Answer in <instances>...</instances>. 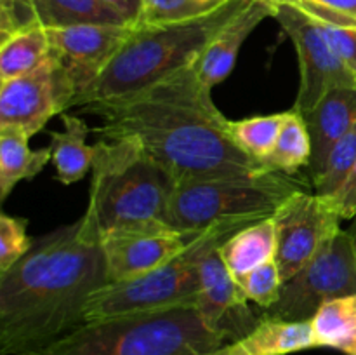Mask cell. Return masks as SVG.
Here are the masks:
<instances>
[{
  "instance_id": "1",
  "label": "cell",
  "mask_w": 356,
  "mask_h": 355,
  "mask_svg": "<svg viewBox=\"0 0 356 355\" xmlns=\"http://www.w3.org/2000/svg\"><path fill=\"white\" fill-rule=\"evenodd\" d=\"M193 65L167 79L113 100L76 108L103 124L99 139H132L177 181L263 171L229 134V118L214 104Z\"/></svg>"
},
{
  "instance_id": "2",
  "label": "cell",
  "mask_w": 356,
  "mask_h": 355,
  "mask_svg": "<svg viewBox=\"0 0 356 355\" xmlns=\"http://www.w3.org/2000/svg\"><path fill=\"white\" fill-rule=\"evenodd\" d=\"M106 284L101 237L86 216L35 237L0 274V354L35 355L82 326L87 301Z\"/></svg>"
},
{
  "instance_id": "3",
  "label": "cell",
  "mask_w": 356,
  "mask_h": 355,
  "mask_svg": "<svg viewBox=\"0 0 356 355\" xmlns=\"http://www.w3.org/2000/svg\"><path fill=\"white\" fill-rule=\"evenodd\" d=\"M83 216L99 237L120 230L169 225L179 181L132 139H99Z\"/></svg>"
},
{
  "instance_id": "4",
  "label": "cell",
  "mask_w": 356,
  "mask_h": 355,
  "mask_svg": "<svg viewBox=\"0 0 356 355\" xmlns=\"http://www.w3.org/2000/svg\"><path fill=\"white\" fill-rule=\"evenodd\" d=\"M249 2L232 0L212 14L184 23L136 24L110 65L73 101L72 108L129 96L188 68Z\"/></svg>"
},
{
  "instance_id": "5",
  "label": "cell",
  "mask_w": 356,
  "mask_h": 355,
  "mask_svg": "<svg viewBox=\"0 0 356 355\" xmlns=\"http://www.w3.org/2000/svg\"><path fill=\"white\" fill-rule=\"evenodd\" d=\"M229 341L184 305L83 322L35 355H207Z\"/></svg>"
},
{
  "instance_id": "6",
  "label": "cell",
  "mask_w": 356,
  "mask_h": 355,
  "mask_svg": "<svg viewBox=\"0 0 356 355\" xmlns=\"http://www.w3.org/2000/svg\"><path fill=\"white\" fill-rule=\"evenodd\" d=\"M261 219H225L211 225L184 253L145 275L108 282L89 298L83 320H101L131 313L156 312L174 306L195 305L202 289L200 261L238 230Z\"/></svg>"
},
{
  "instance_id": "7",
  "label": "cell",
  "mask_w": 356,
  "mask_h": 355,
  "mask_svg": "<svg viewBox=\"0 0 356 355\" xmlns=\"http://www.w3.org/2000/svg\"><path fill=\"white\" fill-rule=\"evenodd\" d=\"M301 190H306V184L292 174L268 169L179 181L167 223L183 232H198L225 219H264Z\"/></svg>"
},
{
  "instance_id": "8",
  "label": "cell",
  "mask_w": 356,
  "mask_h": 355,
  "mask_svg": "<svg viewBox=\"0 0 356 355\" xmlns=\"http://www.w3.org/2000/svg\"><path fill=\"white\" fill-rule=\"evenodd\" d=\"M356 294V251L348 230H339L318 253L284 282L280 299L264 315L308 322L329 299Z\"/></svg>"
},
{
  "instance_id": "9",
  "label": "cell",
  "mask_w": 356,
  "mask_h": 355,
  "mask_svg": "<svg viewBox=\"0 0 356 355\" xmlns=\"http://www.w3.org/2000/svg\"><path fill=\"white\" fill-rule=\"evenodd\" d=\"M273 3V17L292 40L299 59L301 82L298 100L292 108L305 115L332 89L356 87V75L332 51L320 30L318 21L292 3Z\"/></svg>"
},
{
  "instance_id": "10",
  "label": "cell",
  "mask_w": 356,
  "mask_h": 355,
  "mask_svg": "<svg viewBox=\"0 0 356 355\" xmlns=\"http://www.w3.org/2000/svg\"><path fill=\"white\" fill-rule=\"evenodd\" d=\"M277 253L282 278L294 277L320 247L341 230V216L332 200L315 191L301 190L287 198L273 214Z\"/></svg>"
},
{
  "instance_id": "11",
  "label": "cell",
  "mask_w": 356,
  "mask_h": 355,
  "mask_svg": "<svg viewBox=\"0 0 356 355\" xmlns=\"http://www.w3.org/2000/svg\"><path fill=\"white\" fill-rule=\"evenodd\" d=\"M75 93L49 58L38 68L0 82V127L37 134L54 115L72 108Z\"/></svg>"
},
{
  "instance_id": "12",
  "label": "cell",
  "mask_w": 356,
  "mask_h": 355,
  "mask_svg": "<svg viewBox=\"0 0 356 355\" xmlns=\"http://www.w3.org/2000/svg\"><path fill=\"white\" fill-rule=\"evenodd\" d=\"M134 26L136 24H75L45 28L51 44V59L72 86L75 100L104 72Z\"/></svg>"
},
{
  "instance_id": "13",
  "label": "cell",
  "mask_w": 356,
  "mask_h": 355,
  "mask_svg": "<svg viewBox=\"0 0 356 355\" xmlns=\"http://www.w3.org/2000/svg\"><path fill=\"white\" fill-rule=\"evenodd\" d=\"M202 232L204 230L183 232L169 225H156L101 237L108 282H120L156 270L184 253Z\"/></svg>"
},
{
  "instance_id": "14",
  "label": "cell",
  "mask_w": 356,
  "mask_h": 355,
  "mask_svg": "<svg viewBox=\"0 0 356 355\" xmlns=\"http://www.w3.org/2000/svg\"><path fill=\"white\" fill-rule=\"evenodd\" d=\"M219 247H214L202 258V289L195 306L205 326L219 333L229 334L233 340H236L249 333L259 319H252L249 299L242 285L229 274Z\"/></svg>"
},
{
  "instance_id": "15",
  "label": "cell",
  "mask_w": 356,
  "mask_h": 355,
  "mask_svg": "<svg viewBox=\"0 0 356 355\" xmlns=\"http://www.w3.org/2000/svg\"><path fill=\"white\" fill-rule=\"evenodd\" d=\"M275 3L271 0H250L204 49L193 68L198 79L207 89L228 79L235 66L243 42L257 28L261 21L273 17Z\"/></svg>"
},
{
  "instance_id": "16",
  "label": "cell",
  "mask_w": 356,
  "mask_h": 355,
  "mask_svg": "<svg viewBox=\"0 0 356 355\" xmlns=\"http://www.w3.org/2000/svg\"><path fill=\"white\" fill-rule=\"evenodd\" d=\"M312 136V181L322 173L330 150L356 127V87H339L327 93L313 110L305 113Z\"/></svg>"
},
{
  "instance_id": "17",
  "label": "cell",
  "mask_w": 356,
  "mask_h": 355,
  "mask_svg": "<svg viewBox=\"0 0 356 355\" xmlns=\"http://www.w3.org/2000/svg\"><path fill=\"white\" fill-rule=\"evenodd\" d=\"M315 348L312 322H292L264 315L243 336L207 355H291Z\"/></svg>"
},
{
  "instance_id": "18",
  "label": "cell",
  "mask_w": 356,
  "mask_h": 355,
  "mask_svg": "<svg viewBox=\"0 0 356 355\" xmlns=\"http://www.w3.org/2000/svg\"><path fill=\"white\" fill-rule=\"evenodd\" d=\"M63 131H51L52 164L56 178L63 184H73L83 180L92 171L96 145H87V136L92 129L82 117L75 113H61Z\"/></svg>"
},
{
  "instance_id": "19",
  "label": "cell",
  "mask_w": 356,
  "mask_h": 355,
  "mask_svg": "<svg viewBox=\"0 0 356 355\" xmlns=\"http://www.w3.org/2000/svg\"><path fill=\"white\" fill-rule=\"evenodd\" d=\"M222 261L236 282L256 270L261 265L275 260L277 253V230L273 216L252 223L233 233L219 247Z\"/></svg>"
},
{
  "instance_id": "20",
  "label": "cell",
  "mask_w": 356,
  "mask_h": 355,
  "mask_svg": "<svg viewBox=\"0 0 356 355\" xmlns=\"http://www.w3.org/2000/svg\"><path fill=\"white\" fill-rule=\"evenodd\" d=\"M21 129L0 127V198L6 200L19 181L33 180L52 160L51 146L31 150Z\"/></svg>"
},
{
  "instance_id": "21",
  "label": "cell",
  "mask_w": 356,
  "mask_h": 355,
  "mask_svg": "<svg viewBox=\"0 0 356 355\" xmlns=\"http://www.w3.org/2000/svg\"><path fill=\"white\" fill-rule=\"evenodd\" d=\"M315 348L356 355V294L329 299L312 320Z\"/></svg>"
},
{
  "instance_id": "22",
  "label": "cell",
  "mask_w": 356,
  "mask_h": 355,
  "mask_svg": "<svg viewBox=\"0 0 356 355\" xmlns=\"http://www.w3.org/2000/svg\"><path fill=\"white\" fill-rule=\"evenodd\" d=\"M42 28H66L75 24H129L103 0H31Z\"/></svg>"
},
{
  "instance_id": "23",
  "label": "cell",
  "mask_w": 356,
  "mask_h": 355,
  "mask_svg": "<svg viewBox=\"0 0 356 355\" xmlns=\"http://www.w3.org/2000/svg\"><path fill=\"white\" fill-rule=\"evenodd\" d=\"M312 155V136H309L305 115L296 108H291L285 115L284 127L278 134L273 150L261 164L268 171L296 174L302 167H309Z\"/></svg>"
},
{
  "instance_id": "24",
  "label": "cell",
  "mask_w": 356,
  "mask_h": 355,
  "mask_svg": "<svg viewBox=\"0 0 356 355\" xmlns=\"http://www.w3.org/2000/svg\"><path fill=\"white\" fill-rule=\"evenodd\" d=\"M51 54L47 30L42 26L17 31L0 40V82L38 68Z\"/></svg>"
},
{
  "instance_id": "25",
  "label": "cell",
  "mask_w": 356,
  "mask_h": 355,
  "mask_svg": "<svg viewBox=\"0 0 356 355\" xmlns=\"http://www.w3.org/2000/svg\"><path fill=\"white\" fill-rule=\"evenodd\" d=\"M285 115L287 111L256 115V117L242 118V120H229V134L247 155L261 164L273 150L278 134L284 127Z\"/></svg>"
},
{
  "instance_id": "26",
  "label": "cell",
  "mask_w": 356,
  "mask_h": 355,
  "mask_svg": "<svg viewBox=\"0 0 356 355\" xmlns=\"http://www.w3.org/2000/svg\"><path fill=\"white\" fill-rule=\"evenodd\" d=\"M232 0H146L138 24H172L198 19Z\"/></svg>"
},
{
  "instance_id": "27",
  "label": "cell",
  "mask_w": 356,
  "mask_h": 355,
  "mask_svg": "<svg viewBox=\"0 0 356 355\" xmlns=\"http://www.w3.org/2000/svg\"><path fill=\"white\" fill-rule=\"evenodd\" d=\"M356 164V127L334 145L322 173L313 180L315 194L332 197L337 194Z\"/></svg>"
},
{
  "instance_id": "28",
  "label": "cell",
  "mask_w": 356,
  "mask_h": 355,
  "mask_svg": "<svg viewBox=\"0 0 356 355\" xmlns=\"http://www.w3.org/2000/svg\"><path fill=\"white\" fill-rule=\"evenodd\" d=\"M238 284L242 285L249 301L256 303L263 310H270L280 299L284 278L278 270V265L273 260L257 267L256 270L245 275Z\"/></svg>"
},
{
  "instance_id": "29",
  "label": "cell",
  "mask_w": 356,
  "mask_h": 355,
  "mask_svg": "<svg viewBox=\"0 0 356 355\" xmlns=\"http://www.w3.org/2000/svg\"><path fill=\"white\" fill-rule=\"evenodd\" d=\"M28 221L16 216H0V274L16 265L33 246L26 233Z\"/></svg>"
},
{
  "instance_id": "30",
  "label": "cell",
  "mask_w": 356,
  "mask_h": 355,
  "mask_svg": "<svg viewBox=\"0 0 356 355\" xmlns=\"http://www.w3.org/2000/svg\"><path fill=\"white\" fill-rule=\"evenodd\" d=\"M273 2L292 3L323 23L356 28V0H273Z\"/></svg>"
},
{
  "instance_id": "31",
  "label": "cell",
  "mask_w": 356,
  "mask_h": 355,
  "mask_svg": "<svg viewBox=\"0 0 356 355\" xmlns=\"http://www.w3.org/2000/svg\"><path fill=\"white\" fill-rule=\"evenodd\" d=\"M40 24L31 0H0V40Z\"/></svg>"
},
{
  "instance_id": "32",
  "label": "cell",
  "mask_w": 356,
  "mask_h": 355,
  "mask_svg": "<svg viewBox=\"0 0 356 355\" xmlns=\"http://www.w3.org/2000/svg\"><path fill=\"white\" fill-rule=\"evenodd\" d=\"M318 26L332 51L356 75V28L337 26V24L323 23V21H318Z\"/></svg>"
},
{
  "instance_id": "33",
  "label": "cell",
  "mask_w": 356,
  "mask_h": 355,
  "mask_svg": "<svg viewBox=\"0 0 356 355\" xmlns=\"http://www.w3.org/2000/svg\"><path fill=\"white\" fill-rule=\"evenodd\" d=\"M336 207L341 219H353L356 216V164L350 176L343 183V187L337 190L336 195L329 197Z\"/></svg>"
},
{
  "instance_id": "34",
  "label": "cell",
  "mask_w": 356,
  "mask_h": 355,
  "mask_svg": "<svg viewBox=\"0 0 356 355\" xmlns=\"http://www.w3.org/2000/svg\"><path fill=\"white\" fill-rule=\"evenodd\" d=\"M103 2L117 10L129 24H138L146 0H103Z\"/></svg>"
},
{
  "instance_id": "35",
  "label": "cell",
  "mask_w": 356,
  "mask_h": 355,
  "mask_svg": "<svg viewBox=\"0 0 356 355\" xmlns=\"http://www.w3.org/2000/svg\"><path fill=\"white\" fill-rule=\"evenodd\" d=\"M348 233L351 235V239H353V244H355V251H356V216L353 219H351V226L348 228Z\"/></svg>"
}]
</instances>
